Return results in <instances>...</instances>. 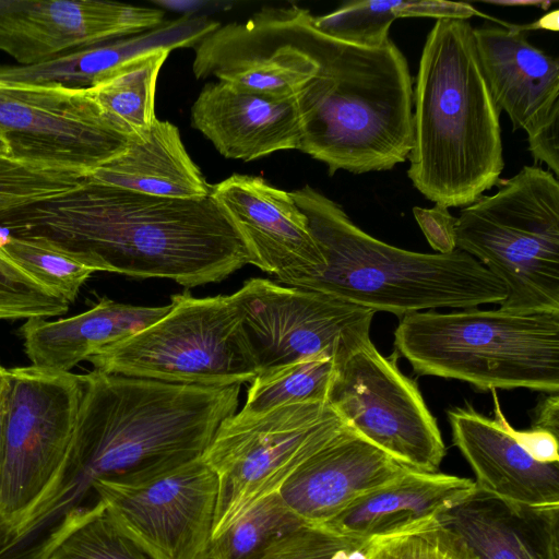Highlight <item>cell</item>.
I'll use <instances>...</instances> for the list:
<instances>
[{"label":"cell","mask_w":559,"mask_h":559,"mask_svg":"<svg viewBox=\"0 0 559 559\" xmlns=\"http://www.w3.org/2000/svg\"><path fill=\"white\" fill-rule=\"evenodd\" d=\"M362 559H475L466 544L438 518L368 539Z\"/></svg>","instance_id":"cell-32"},{"label":"cell","mask_w":559,"mask_h":559,"mask_svg":"<svg viewBox=\"0 0 559 559\" xmlns=\"http://www.w3.org/2000/svg\"><path fill=\"white\" fill-rule=\"evenodd\" d=\"M7 376L0 559H47L98 504L69 460L83 374L31 365Z\"/></svg>","instance_id":"cell-4"},{"label":"cell","mask_w":559,"mask_h":559,"mask_svg":"<svg viewBox=\"0 0 559 559\" xmlns=\"http://www.w3.org/2000/svg\"><path fill=\"white\" fill-rule=\"evenodd\" d=\"M491 97L513 130L527 134L535 164L559 175V61L527 40L526 34L483 25L473 29Z\"/></svg>","instance_id":"cell-15"},{"label":"cell","mask_w":559,"mask_h":559,"mask_svg":"<svg viewBox=\"0 0 559 559\" xmlns=\"http://www.w3.org/2000/svg\"><path fill=\"white\" fill-rule=\"evenodd\" d=\"M467 20H438L413 87L407 176L428 200L467 206L499 182L504 167L500 110L479 63Z\"/></svg>","instance_id":"cell-5"},{"label":"cell","mask_w":559,"mask_h":559,"mask_svg":"<svg viewBox=\"0 0 559 559\" xmlns=\"http://www.w3.org/2000/svg\"><path fill=\"white\" fill-rule=\"evenodd\" d=\"M191 124L225 157L252 160L298 150L296 96L275 97L218 81L204 85L191 108Z\"/></svg>","instance_id":"cell-20"},{"label":"cell","mask_w":559,"mask_h":559,"mask_svg":"<svg viewBox=\"0 0 559 559\" xmlns=\"http://www.w3.org/2000/svg\"><path fill=\"white\" fill-rule=\"evenodd\" d=\"M335 362L316 355L261 371L251 382L242 407L262 413L297 403H328Z\"/></svg>","instance_id":"cell-28"},{"label":"cell","mask_w":559,"mask_h":559,"mask_svg":"<svg viewBox=\"0 0 559 559\" xmlns=\"http://www.w3.org/2000/svg\"><path fill=\"white\" fill-rule=\"evenodd\" d=\"M395 0H352L331 13L313 16V26L340 41L365 48H379L389 39L396 17Z\"/></svg>","instance_id":"cell-33"},{"label":"cell","mask_w":559,"mask_h":559,"mask_svg":"<svg viewBox=\"0 0 559 559\" xmlns=\"http://www.w3.org/2000/svg\"><path fill=\"white\" fill-rule=\"evenodd\" d=\"M307 216L325 265L287 286L317 290L376 311L403 316L438 308L500 304L506 288L459 249L420 253L388 245L355 225L310 186L290 192Z\"/></svg>","instance_id":"cell-6"},{"label":"cell","mask_w":559,"mask_h":559,"mask_svg":"<svg viewBox=\"0 0 559 559\" xmlns=\"http://www.w3.org/2000/svg\"><path fill=\"white\" fill-rule=\"evenodd\" d=\"M476 490L469 478L407 469L361 496L322 526L368 540L437 519Z\"/></svg>","instance_id":"cell-23"},{"label":"cell","mask_w":559,"mask_h":559,"mask_svg":"<svg viewBox=\"0 0 559 559\" xmlns=\"http://www.w3.org/2000/svg\"><path fill=\"white\" fill-rule=\"evenodd\" d=\"M532 428L543 429L556 436L559 435V396L550 393V396L542 400L534 409Z\"/></svg>","instance_id":"cell-38"},{"label":"cell","mask_w":559,"mask_h":559,"mask_svg":"<svg viewBox=\"0 0 559 559\" xmlns=\"http://www.w3.org/2000/svg\"><path fill=\"white\" fill-rule=\"evenodd\" d=\"M493 400L495 418L534 460L540 463H559L558 436L537 428L514 429L501 411L497 390H490Z\"/></svg>","instance_id":"cell-37"},{"label":"cell","mask_w":559,"mask_h":559,"mask_svg":"<svg viewBox=\"0 0 559 559\" xmlns=\"http://www.w3.org/2000/svg\"><path fill=\"white\" fill-rule=\"evenodd\" d=\"M235 294L260 372L321 354L337 366L370 341L374 311L329 294L258 277Z\"/></svg>","instance_id":"cell-12"},{"label":"cell","mask_w":559,"mask_h":559,"mask_svg":"<svg viewBox=\"0 0 559 559\" xmlns=\"http://www.w3.org/2000/svg\"><path fill=\"white\" fill-rule=\"evenodd\" d=\"M240 385L198 386L93 370L83 393L69 460L84 492L93 483L148 479L201 457L236 413Z\"/></svg>","instance_id":"cell-3"},{"label":"cell","mask_w":559,"mask_h":559,"mask_svg":"<svg viewBox=\"0 0 559 559\" xmlns=\"http://www.w3.org/2000/svg\"><path fill=\"white\" fill-rule=\"evenodd\" d=\"M394 345L418 374L461 380L483 391L559 390V311L412 312L400 319Z\"/></svg>","instance_id":"cell-7"},{"label":"cell","mask_w":559,"mask_h":559,"mask_svg":"<svg viewBox=\"0 0 559 559\" xmlns=\"http://www.w3.org/2000/svg\"><path fill=\"white\" fill-rule=\"evenodd\" d=\"M193 73L275 97L296 96L317 62L290 35L281 8H263L246 22L219 25L195 45Z\"/></svg>","instance_id":"cell-17"},{"label":"cell","mask_w":559,"mask_h":559,"mask_svg":"<svg viewBox=\"0 0 559 559\" xmlns=\"http://www.w3.org/2000/svg\"><path fill=\"white\" fill-rule=\"evenodd\" d=\"M0 155H12L7 138L0 132Z\"/></svg>","instance_id":"cell-42"},{"label":"cell","mask_w":559,"mask_h":559,"mask_svg":"<svg viewBox=\"0 0 559 559\" xmlns=\"http://www.w3.org/2000/svg\"><path fill=\"white\" fill-rule=\"evenodd\" d=\"M0 250L25 273L69 304L75 300L81 287L95 272L43 239L9 235Z\"/></svg>","instance_id":"cell-31"},{"label":"cell","mask_w":559,"mask_h":559,"mask_svg":"<svg viewBox=\"0 0 559 559\" xmlns=\"http://www.w3.org/2000/svg\"><path fill=\"white\" fill-rule=\"evenodd\" d=\"M47 559H151L108 514L97 508L75 526Z\"/></svg>","instance_id":"cell-34"},{"label":"cell","mask_w":559,"mask_h":559,"mask_svg":"<svg viewBox=\"0 0 559 559\" xmlns=\"http://www.w3.org/2000/svg\"><path fill=\"white\" fill-rule=\"evenodd\" d=\"M438 520L475 559H559V507L514 504L476 490Z\"/></svg>","instance_id":"cell-22"},{"label":"cell","mask_w":559,"mask_h":559,"mask_svg":"<svg viewBox=\"0 0 559 559\" xmlns=\"http://www.w3.org/2000/svg\"><path fill=\"white\" fill-rule=\"evenodd\" d=\"M170 307L133 306L103 297L92 308L69 318L28 319L19 333L32 366L69 372L98 349L155 323Z\"/></svg>","instance_id":"cell-24"},{"label":"cell","mask_w":559,"mask_h":559,"mask_svg":"<svg viewBox=\"0 0 559 559\" xmlns=\"http://www.w3.org/2000/svg\"><path fill=\"white\" fill-rule=\"evenodd\" d=\"M453 444L478 491L527 507H559V463L534 460L493 417L472 406L448 409Z\"/></svg>","instance_id":"cell-21"},{"label":"cell","mask_w":559,"mask_h":559,"mask_svg":"<svg viewBox=\"0 0 559 559\" xmlns=\"http://www.w3.org/2000/svg\"><path fill=\"white\" fill-rule=\"evenodd\" d=\"M219 23L185 16L148 32L76 49L33 66H0V83L91 88L134 57L157 49L195 47Z\"/></svg>","instance_id":"cell-25"},{"label":"cell","mask_w":559,"mask_h":559,"mask_svg":"<svg viewBox=\"0 0 559 559\" xmlns=\"http://www.w3.org/2000/svg\"><path fill=\"white\" fill-rule=\"evenodd\" d=\"M300 525L275 492L259 500L212 538L202 559H259L276 540Z\"/></svg>","instance_id":"cell-30"},{"label":"cell","mask_w":559,"mask_h":559,"mask_svg":"<svg viewBox=\"0 0 559 559\" xmlns=\"http://www.w3.org/2000/svg\"><path fill=\"white\" fill-rule=\"evenodd\" d=\"M90 181L168 199H200L211 194L176 126L156 119L146 140H131L127 151L90 175Z\"/></svg>","instance_id":"cell-26"},{"label":"cell","mask_w":559,"mask_h":559,"mask_svg":"<svg viewBox=\"0 0 559 559\" xmlns=\"http://www.w3.org/2000/svg\"><path fill=\"white\" fill-rule=\"evenodd\" d=\"M366 542L302 524L276 540L259 559H362Z\"/></svg>","instance_id":"cell-35"},{"label":"cell","mask_w":559,"mask_h":559,"mask_svg":"<svg viewBox=\"0 0 559 559\" xmlns=\"http://www.w3.org/2000/svg\"><path fill=\"white\" fill-rule=\"evenodd\" d=\"M484 3L502 5V7H536L547 10L554 1L546 0H486Z\"/></svg>","instance_id":"cell-41"},{"label":"cell","mask_w":559,"mask_h":559,"mask_svg":"<svg viewBox=\"0 0 559 559\" xmlns=\"http://www.w3.org/2000/svg\"><path fill=\"white\" fill-rule=\"evenodd\" d=\"M329 406L357 435L404 467L435 473L447 453L417 384L368 341L336 366Z\"/></svg>","instance_id":"cell-11"},{"label":"cell","mask_w":559,"mask_h":559,"mask_svg":"<svg viewBox=\"0 0 559 559\" xmlns=\"http://www.w3.org/2000/svg\"><path fill=\"white\" fill-rule=\"evenodd\" d=\"M296 43L317 72L296 95L299 151L324 163L332 176L389 170L413 148L414 81L404 53L389 39L379 48L346 44L319 32L309 10L281 7Z\"/></svg>","instance_id":"cell-2"},{"label":"cell","mask_w":559,"mask_h":559,"mask_svg":"<svg viewBox=\"0 0 559 559\" xmlns=\"http://www.w3.org/2000/svg\"><path fill=\"white\" fill-rule=\"evenodd\" d=\"M159 9L96 0H0V50L20 66L134 36L164 23Z\"/></svg>","instance_id":"cell-16"},{"label":"cell","mask_w":559,"mask_h":559,"mask_svg":"<svg viewBox=\"0 0 559 559\" xmlns=\"http://www.w3.org/2000/svg\"><path fill=\"white\" fill-rule=\"evenodd\" d=\"M344 425L328 403L282 405L262 413L241 409L227 417L202 455L218 479L211 539L277 492Z\"/></svg>","instance_id":"cell-10"},{"label":"cell","mask_w":559,"mask_h":559,"mask_svg":"<svg viewBox=\"0 0 559 559\" xmlns=\"http://www.w3.org/2000/svg\"><path fill=\"white\" fill-rule=\"evenodd\" d=\"M407 469L345 424L292 473L277 493L302 524L322 526Z\"/></svg>","instance_id":"cell-19"},{"label":"cell","mask_w":559,"mask_h":559,"mask_svg":"<svg viewBox=\"0 0 559 559\" xmlns=\"http://www.w3.org/2000/svg\"><path fill=\"white\" fill-rule=\"evenodd\" d=\"M10 235L43 239L96 271L218 283L253 255L216 200L168 199L88 181L57 199L0 216Z\"/></svg>","instance_id":"cell-1"},{"label":"cell","mask_w":559,"mask_h":559,"mask_svg":"<svg viewBox=\"0 0 559 559\" xmlns=\"http://www.w3.org/2000/svg\"><path fill=\"white\" fill-rule=\"evenodd\" d=\"M413 214L428 243L437 253L445 254L456 250V217L448 207L437 203L429 209L415 206Z\"/></svg>","instance_id":"cell-36"},{"label":"cell","mask_w":559,"mask_h":559,"mask_svg":"<svg viewBox=\"0 0 559 559\" xmlns=\"http://www.w3.org/2000/svg\"><path fill=\"white\" fill-rule=\"evenodd\" d=\"M170 310L146 329L86 360L94 370L198 386L252 382L260 367L236 294L171 296Z\"/></svg>","instance_id":"cell-9"},{"label":"cell","mask_w":559,"mask_h":559,"mask_svg":"<svg viewBox=\"0 0 559 559\" xmlns=\"http://www.w3.org/2000/svg\"><path fill=\"white\" fill-rule=\"evenodd\" d=\"M108 514L151 559H202L212 537L218 479L201 457L145 480H96Z\"/></svg>","instance_id":"cell-13"},{"label":"cell","mask_w":559,"mask_h":559,"mask_svg":"<svg viewBox=\"0 0 559 559\" xmlns=\"http://www.w3.org/2000/svg\"><path fill=\"white\" fill-rule=\"evenodd\" d=\"M456 217V249L506 288L501 309L559 311V181L536 165L499 180Z\"/></svg>","instance_id":"cell-8"},{"label":"cell","mask_w":559,"mask_h":559,"mask_svg":"<svg viewBox=\"0 0 559 559\" xmlns=\"http://www.w3.org/2000/svg\"><path fill=\"white\" fill-rule=\"evenodd\" d=\"M0 132L14 156L91 173L123 154L131 141L91 88L56 84L0 83Z\"/></svg>","instance_id":"cell-14"},{"label":"cell","mask_w":559,"mask_h":559,"mask_svg":"<svg viewBox=\"0 0 559 559\" xmlns=\"http://www.w3.org/2000/svg\"><path fill=\"white\" fill-rule=\"evenodd\" d=\"M169 53L168 49L141 53L91 87L106 115L131 140H146L157 119L156 82Z\"/></svg>","instance_id":"cell-27"},{"label":"cell","mask_w":559,"mask_h":559,"mask_svg":"<svg viewBox=\"0 0 559 559\" xmlns=\"http://www.w3.org/2000/svg\"><path fill=\"white\" fill-rule=\"evenodd\" d=\"M511 26L520 32H524L527 29H537V28H546L558 31V10L543 16L537 22L527 24V25H512Z\"/></svg>","instance_id":"cell-40"},{"label":"cell","mask_w":559,"mask_h":559,"mask_svg":"<svg viewBox=\"0 0 559 559\" xmlns=\"http://www.w3.org/2000/svg\"><path fill=\"white\" fill-rule=\"evenodd\" d=\"M211 195L242 236L254 266L275 275L277 283L287 285L325 265L308 218L290 192L261 177L235 174L212 186Z\"/></svg>","instance_id":"cell-18"},{"label":"cell","mask_w":559,"mask_h":559,"mask_svg":"<svg viewBox=\"0 0 559 559\" xmlns=\"http://www.w3.org/2000/svg\"><path fill=\"white\" fill-rule=\"evenodd\" d=\"M90 175L75 165L0 155V216L70 193Z\"/></svg>","instance_id":"cell-29"},{"label":"cell","mask_w":559,"mask_h":559,"mask_svg":"<svg viewBox=\"0 0 559 559\" xmlns=\"http://www.w3.org/2000/svg\"><path fill=\"white\" fill-rule=\"evenodd\" d=\"M8 394V376L7 368L0 365V467L3 454V433H4V418Z\"/></svg>","instance_id":"cell-39"}]
</instances>
